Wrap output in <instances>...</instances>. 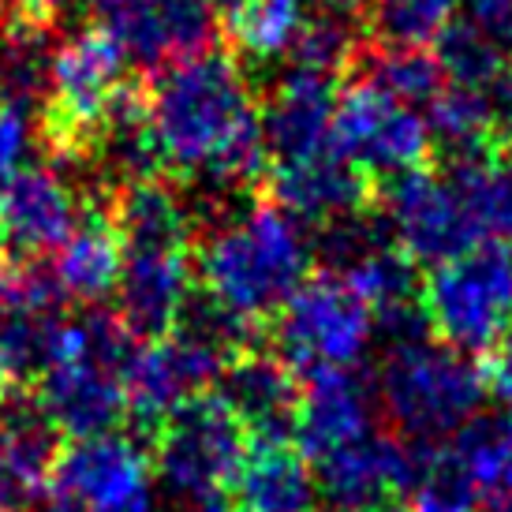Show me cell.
Listing matches in <instances>:
<instances>
[{
    "instance_id": "1",
    "label": "cell",
    "mask_w": 512,
    "mask_h": 512,
    "mask_svg": "<svg viewBox=\"0 0 512 512\" xmlns=\"http://www.w3.org/2000/svg\"><path fill=\"white\" fill-rule=\"evenodd\" d=\"M150 124L169 180H199L217 195L266 191L270 154L262 143L255 86L225 49L176 60L146 79Z\"/></svg>"
},
{
    "instance_id": "2",
    "label": "cell",
    "mask_w": 512,
    "mask_h": 512,
    "mask_svg": "<svg viewBox=\"0 0 512 512\" xmlns=\"http://www.w3.org/2000/svg\"><path fill=\"white\" fill-rule=\"evenodd\" d=\"M311 266V236L266 195L228 206L195 236V285L262 329L307 285Z\"/></svg>"
},
{
    "instance_id": "3",
    "label": "cell",
    "mask_w": 512,
    "mask_h": 512,
    "mask_svg": "<svg viewBox=\"0 0 512 512\" xmlns=\"http://www.w3.org/2000/svg\"><path fill=\"white\" fill-rule=\"evenodd\" d=\"M128 79V57L98 23L75 30L53 49L38 116V139L53 161H94L109 109Z\"/></svg>"
},
{
    "instance_id": "4",
    "label": "cell",
    "mask_w": 512,
    "mask_h": 512,
    "mask_svg": "<svg viewBox=\"0 0 512 512\" xmlns=\"http://www.w3.org/2000/svg\"><path fill=\"white\" fill-rule=\"evenodd\" d=\"M378 397L397 438L438 445L468 427L486 397L483 367L445 344L412 341L389 348Z\"/></svg>"
},
{
    "instance_id": "5",
    "label": "cell",
    "mask_w": 512,
    "mask_h": 512,
    "mask_svg": "<svg viewBox=\"0 0 512 512\" xmlns=\"http://www.w3.org/2000/svg\"><path fill=\"white\" fill-rule=\"evenodd\" d=\"M247 430L217 393H199L172 408L150 434V468L172 498L195 512H232L228 490L247 453Z\"/></svg>"
},
{
    "instance_id": "6",
    "label": "cell",
    "mask_w": 512,
    "mask_h": 512,
    "mask_svg": "<svg viewBox=\"0 0 512 512\" xmlns=\"http://www.w3.org/2000/svg\"><path fill=\"white\" fill-rule=\"evenodd\" d=\"M419 307L438 344L460 356H486L512 329V255L486 240L434 266L419 288Z\"/></svg>"
},
{
    "instance_id": "7",
    "label": "cell",
    "mask_w": 512,
    "mask_h": 512,
    "mask_svg": "<svg viewBox=\"0 0 512 512\" xmlns=\"http://www.w3.org/2000/svg\"><path fill=\"white\" fill-rule=\"evenodd\" d=\"M374 337V311L337 273H311L270 322V348L311 378L322 370H352Z\"/></svg>"
},
{
    "instance_id": "8",
    "label": "cell",
    "mask_w": 512,
    "mask_h": 512,
    "mask_svg": "<svg viewBox=\"0 0 512 512\" xmlns=\"http://www.w3.org/2000/svg\"><path fill=\"white\" fill-rule=\"evenodd\" d=\"M329 150L363 172L374 187H385L397 176L434 165L427 116L389 98L385 90L359 75L344 79L333 131H329Z\"/></svg>"
},
{
    "instance_id": "9",
    "label": "cell",
    "mask_w": 512,
    "mask_h": 512,
    "mask_svg": "<svg viewBox=\"0 0 512 512\" xmlns=\"http://www.w3.org/2000/svg\"><path fill=\"white\" fill-rule=\"evenodd\" d=\"M378 210L385 214L393 240L415 266H445L486 243L483 228L464 195L445 172L419 169L378 187Z\"/></svg>"
},
{
    "instance_id": "10",
    "label": "cell",
    "mask_w": 512,
    "mask_h": 512,
    "mask_svg": "<svg viewBox=\"0 0 512 512\" xmlns=\"http://www.w3.org/2000/svg\"><path fill=\"white\" fill-rule=\"evenodd\" d=\"M49 498L83 512H154L150 453L120 434L60 445Z\"/></svg>"
},
{
    "instance_id": "11",
    "label": "cell",
    "mask_w": 512,
    "mask_h": 512,
    "mask_svg": "<svg viewBox=\"0 0 512 512\" xmlns=\"http://www.w3.org/2000/svg\"><path fill=\"white\" fill-rule=\"evenodd\" d=\"M94 15L128 64L143 72L199 57L217 34L214 0H94Z\"/></svg>"
},
{
    "instance_id": "12",
    "label": "cell",
    "mask_w": 512,
    "mask_h": 512,
    "mask_svg": "<svg viewBox=\"0 0 512 512\" xmlns=\"http://www.w3.org/2000/svg\"><path fill=\"white\" fill-rule=\"evenodd\" d=\"M228 359L206 344L187 337H161L135 348L124 385H128V415L146 441L161 427V419L199 393H214Z\"/></svg>"
},
{
    "instance_id": "13",
    "label": "cell",
    "mask_w": 512,
    "mask_h": 512,
    "mask_svg": "<svg viewBox=\"0 0 512 512\" xmlns=\"http://www.w3.org/2000/svg\"><path fill=\"white\" fill-rule=\"evenodd\" d=\"M34 404L45 427L68 441H86L113 434L128 419V385L124 370L94 356H68L53 363L34 382Z\"/></svg>"
},
{
    "instance_id": "14",
    "label": "cell",
    "mask_w": 512,
    "mask_h": 512,
    "mask_svg": "<svg viewBox=\"0 0 512 512\" xmlns=\"http://www.w3.org/2000/svg\"><path fill=\"white\" fill-rule=\"evenodd\" d=\"M79 187L49 165H27L0 184V236L19 262L60 251L83 210Z\"/></svg>"
},
{
    "instance_id": "15",
    "label": "cell",
    "mask_w": 512,
    "mask_h": 512,
    "mask_svg": "<svg viewBox=\"0 0 512 512\" xmlns=\"http://www.w3.org/2000/svg\"><path fill=\"white\" fill-rule=\"evenodd\" d=\"M341 79L292 68L273 83V94L262 105V143L273 165H299L329 150L333 113L341 98Z\"/></svg>"
},
{
    "instance_id": "16",
    "label": "cell",
    "mask_w": 512,
    "mask_h": 512,
    "mask_svg": "<svg viewBox=\"0 0 512 512\" xmlns=\"http://www.w3.org/2000/svg\"><path fill=\"white\" fill-rule=\"evenodd\" d=\"M191 292L195 251H124L113 314L135 341H161L172 337Z\"/></svg>"
},
{
    "instance_id": "17",
    "label": "cell",
    "mask_w": 512,
    "mask_h": 512,
    "mask_svg": "<svg viewBox=\"0 0 512 512\" xmlns=\"http://www.w3.org/2000/svg\"><path fill=\"white\" fill-rule=\"evenodd\" d=\"M214 393L240 419L251 441L292 438L303 382L273 348H247L228 359Z\"/></svg>"
},
{
    "instance_id": "18",
    "label": "cell",
    "mask_w": 512,
    "mask_h": 512,
    "mask_svg": "<svg viewBox=\"0 0 512 512\" xmlns=\"http://www.w3.org/2000/svg\"><path fill=\"white\" fill-rule=\"evenodd\" d=\"M374 434V385L359 370H322L303 378L292 441L307 460L348 449Z\"/></svg>"
},
{
    "instance_id": "19",
    "label": "cell",
    "mask_w": 512,
    "mask_h": 512,
    "mask_svg": "<svg viewBox=\"0 0 512 512\" xmlns=\"http://www.w3.org/2000/svg\"><path fill=\"white\" fill-rule=\"evenodd\" d=\"M262 195L277 202L288 217L311 221L318 228L341 217L378 210V187L333 150L299 165H273Z\"/></svg>"
},
{
    "instance_id": "20",
    "label": "cell",
    "mask_w": 512,
    "mask_h": 512,
    "mask_svg": "<svg viewBox=\"0 0 512 512\" xmlns=\"http://www.w3.org/2000/svg\"><path fill=\"white\" fill-rule=\"evenodd\" d=\"M120 270H124V240L109 195H90L83 199L79 221L53 258V277L68 299L98 303L116 292Z\"/></svg>"
},
{
    "instance_id": "21",
    "label": "cell",
    "mask_w": 512,
    "mask_h": 512,
    "mask_svg": "<svg viewBox=\"0 0 512 512\" xmlns=\"http://www.w3.org/2000/svg\"><path fill=\"white\" fill-rule=\"evenodd\" d=\"M318 483L292 438L247 441L228 490L232 512H314Z\"/></svg>"
},
{
    "instance_id": "22",
    "label": "cell",
    "mask_w": 512,
    "mask_h": 512,
    "mask_svg": "<svg viewBox=\"0 0 512 512\" xmlns=\"http://www.w3.org/2000/svg\"><path fill=\"white\" fill-rule=\"evenodd\" d=\"M57 453V434L38 412L0 423V512H19L49 494Z\"/></svg>"
},
{
    "instance_id": "23",
    "label": "cell",
    "mask_w": 512,
    "mask_h": 512,
    "mask_svg": "<svg viewBox=\"0 0 512 512\" xmlns=\"http://www.w3.org/2000/svg\"><path fill=\"white\" fill-rule=\"evenodd\" d=\"M217 30L232 53L247 60H273L292 53L311 23V0H214Z\"/></svg>"
},
{
    "instance_id": "24",
    "label": "cell",
    "mask_w": 512,
    "mask_h": 512,
    "mask_svg": "<svg viewBox=\"0 0 512 512\" xmlns=\"http://www.w3.org/2000/svg\"><path fill=\"white\" fill-rule=\"evenodd\" d=\"M427 128L434 150H445V161L498 150L494 109H490V94H483V90L441 86V94L430 101Z\"/></svg>"
},
{
    "instance_id": "25",
    "label": "cell",
    "mask_w": 512,
    "mask_h": 512,
    "mask_svg": "<svg viewBox=\"0 0 512 512\" xmlns=\"http://www.w3.org/2000/svg\"><path fill=\"white\" fill-rule=\"evenodd\" d=\"M352 75L374 83L385 90L389 98L404 101V105H419V101H434L441 94V68L430 49H415V45H374L367 42L359 49Z\"/></svg>"
},
{
    "instance_id": "26",
    "label": "cell",
    "mask_w": 512,
    "mask_h": 512,
    "mask_svg": "<svg viewBox=\"0 0 512 512\" xmlns=\"http://www.w3.org/2000/svg\"><path fill=\"white\" fill-rule=\"evenodd\" d=\"M434 60L449 86H468V90H483V94H490L494 83L509 72L505 45L494 42L479 27H471L468 19H453L434 38Z\"/></svg>"
},
{
    "instance_id": "27",
    "label": "cell",
    "mask_w": 512,
    "mask_h": 512,
    "mask_svg": "<svg viewBox=\"0 0 512 512\" xmlns=\"http://www.w3.org/2000/svg\"><path fill=\"white\" fill-rule=\"evenodd\" d=\"M456 0H374L367 23L374 45H415L427 49L453 23Z\"/></svg>"
},
{
    "instance_id": "28",
    "label": "cell",
    "mask_w": 512,
    "mask_h": 512,
    "mask_svg": "<svg viewBox=\"0 0 512 512\" xmlns=\"http://www.w3.org/2000/svg\"><path fill=\"white\" fill-rule=\"evenodd\" d=\"M27 101H0V184L27 169V154L34 146V120Z\"/></svg>"
},
{
    "instance_id": "29",
    "label": "cell",
    "mask_w": 512,
    "mask_h": 512,
    "mask_svg": "<svg viewBox=\"0 0 512 512\" xmlns=\"http://www.w3.org/2000/svg\"><path fill=\"white\" fill-rule=\"evenodd\" d=\"M460 4V19H468L471 27L490 34L494 42L505 49L512 45V0H456Z\"/></svg>"
},
{
    "instance_id": "30",
    "label": "cell",
    "mask_w": 512,
    "mask_h": 512,
    "mask_svg": "<svg viewBox=\"0 0 512 512\" xmlns=\"http://www.w3.org/2000/svg\"><path fill=\"white\" fill-rule=\"evenodd\" d=\"M8 4V23L12 27H27V30H49L60 23V15L68 12L72 0H4Z\"/></svg>"
},
{
    "instance_id": "31",
    "label": "cell",
    "mask_w": 512,
    "mask_h": 512,
    "mask_svg": "<svg viewBox=\"0 0 512 512\" xmlns=\"http://www.w3.org/2000/svg\"><path fill=\"white\" fill-rule=\"evenodd\" d=\"M483 382H486V393H494L512 412V329L486 352Z\"/></svg>"
},
{
    "instance_id": "32",
    "label": "cell",
    "mask_w": 512,
    "mask_h": 512,
    "mask_svg": "<svg viewBox=\"0 0 512 512\" xmlns=\"http://www.w3.org/2000/svg\"><path fill=\"white\" fill-rule=\"evenodd\" d=\"M490 109H494V139H498V150L501 154H512V68L490 90Z\"/></svg>"
},
{
    "instance_id": "33",
    "label": "cell",
    "mask_w": 512,
    "mask_h": 512,
    "mask_svg": "<svg viewBox=\"0 0 512 512\" xmlns=\"http://www.w3.org/2000/svg\"><path fill=\"white\" fill-rule=\"evenodd\" d=\"M318 4H322L329 15H337V19H356V15L367 19L370 8H374V0H318Z\"/></svg>"
},
{
    "instance_id": "34",
    "label": "cell",
    "mask_w": 512,
    "mask_h": 512,
    "mask_svg": "<svg viewBox=\"0 0 512 512\" xmlns=\"http://www.w3.org/2000/svg\"><path fill=\"white\" fill-rule=\"evenodd\" d=\"M412 512H471V509H464V505H453V501L430 498V494H419Z\"/></svg>"
},
{
    "instance_id": "35",
    "label": "cell",
    "mask_w": 512,
    "mask_h": 512,
    "mask_svg": "<svg viewBox=\"0 0 512 512\" xmlns=\"http://www.w3.org/2000/svg\"><path fill=\"white\" fill-rule=\"evenodd\" d=\"M12 270V262H8V243H4V236H0V281H4V273Z\"/></svg>"
},
{
    "instance_id": "36",
    "label": "cell",
    "mask_w": 512,
    "mask_h": 512,
    "mask_svg": "<svg viewBox=\"0 0 512 512\" xmlns=\"http://www.w3.org/2000/svg\"><path fill=\"white\" fill-rule=\"evenodd\" d=\"M486 512H512V498H498L486 505Z\"/></svg>"
},
{
    "instance_id": "37",
    "label": "cell",
    "mask_w": 512,
    "mask_h": 512,
    "mask_svg": "<svg viewBox=\"0 0 512 512\" xmlns=\"http://www.w3.org/2000/svg\"><path fill=\"white\" fill-rule=\"evenodd\" d=\"M12 389H15V385L8 382V374H4V367H0V397L8 400V397H12Z\"/></svg>"
},
{
    "instance_id": "38",
    "label": "cell",
    "mask_w": 512,
    "mask_h": 512,
    "mask_svg": "<svg viewBox=\"0 0 512 512\" xmlns=\"http://www.w3.org/2000/svg\"><path fill=\"white\" fill-rule=\"evenodd\" d=\"M0 101H8V83H4V68H0Z\"/></svg>"
},
{
    "instance_id": "39",
    "label": "cell",
    "mask_w": 512,
    "mask_h": 512,
    "mask_svg": "<svg viewBox=\"0 0 512 512\" xmlns=\"http://www.w3.org/2000/svg\"><path fill=\"white\" fill-rule=\"evenodd\" d=\"M378 512H404L400 505H385V509H378Z\"/></svg>"
},
{
    "instance_id": "40",
    "label": "cell",
    "mask_w": 512,
    "mask_h": 512,
    "mask_svg": "<svg viewBox=\"0 0 512 512\" xmlns=\"http://www.w3.org/2000/svg\"><path fill=\"white\" fill-rule=\"evenodd\" d=\"M0 4H4V0H0Z\"/></svg>"
}]
</instances>
